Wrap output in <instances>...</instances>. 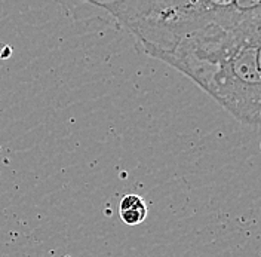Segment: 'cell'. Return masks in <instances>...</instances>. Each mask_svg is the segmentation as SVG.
Wrapping results in <instances>:
<instances>
[{"label": "cell", "mask_w": 261, "mask_h": 257, "mask_svg": "<svg viewBox=\"0 0 261 257\" xmlns=\"http://www.w3.org/2000/svg\"><path fill=\"white\" fill-rule=\"evenodd\" d=\"M261 2H206L171 40L147 52L190 78L234 119L261 118Z\"/></svg>", "instance_id": "6da1fadb"}, {"label": "cell", "mask_w": 261, "mask_h": 257, "mask_svg": "<svg viewBox=\"0 0 261 257\" xmlns=\"http://www.w3.org/2000/svg\"><path fill=\"white\" fill-rule=\"evenodd\" d=\"M119 214L122 222L128 226L140 225L147 217L146 201L138 195L129 193L122 198L119 204Z\"/></svg>", "instance_id": "7a4b0ae2"}]
</instances>
